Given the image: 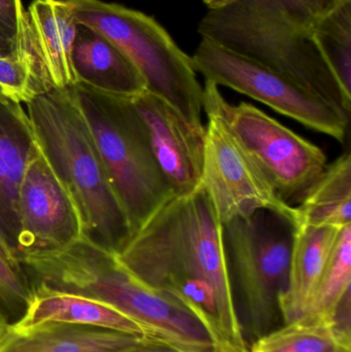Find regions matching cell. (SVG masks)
<instances>
[{
	"instance_id": "obj_25",
	"label": "cell",
	"mask_w": 351,
	"mask_h": 352,
	"mask_svg": "<svg viewBox=\"0 0 351 352\" xmlns=\"http://www.w3.org/2000/svg\"><path fill=\"white\" fill-rule=\"evenodd\" d=\"M23 14L21 0H0V34L16 43Z\"/></svg>"
},
{
	"instance_id": "obj_30",
	"label": "cell",
	"mask_w": 351,
	"mask_h": 352,
	"mask_svg": "<svg viewBox=\"0 0 351 352\" xmlns=\"http://www.w3.org/2000/svg\"><path fill=\"white\" fill-rule=\"evenodd\" d=\"M204 3L210 8H220V6H225L229 3L232 0H203Z\"/></svg>"
},
{
	"instance_id": "obj_21",
	"label": "cell",
	"mask_w": 351,
	"mask_h": 352,
	"mask_svg": "<svg viewBox=\"0 0 351 352\" xmlns=\"http://www.w3.org/2000/svg\"><path fill=\"white\" fill-rule=\"evenodd\" d=\"M350 285L351 225H348L340 230L327 266L305 314L334 320L343 300L350 296Z\"/></svg>"
},
{
	"instance_id": "obj_7",
	"label": "cell",
	"mask_w": 351,
	"mask_h": 352,
	"mask_svg": "<svg viewBox=\"0 0 351 352\" xmlns=\"http://www.w3.org/2000/svg\"><path fill=\"white\" fill-rule=\"evenodd\" d=\"M296 229L284 215L266 209L223 225L231 285L240 294L256 339L271 331L280 316Z\"/></svg>"
},
{
	"instance_id": "obj_13",
	"label": "cell",
	"mask_w": 351,
	"mask_h": 352,
	"mask_svg": "<svg viewBox=\"0 0 351 352\" xmlns=\"http://www.w3.org/2000/svg\"><path fill=\"white\" fill-rule=\"evenodd\" d=\"M131 100L173 196L195 192L201 186L205 132L192 127L168 103L148 91L132 96Z\"/></svg>"
},
{
	"instance_id": "obj_26",
	"label": "cell",
	"mask_w": 351,
	"mask_h": 352,
	"mask_svg": "<svg viewBox=\"0 0 351 352\" xmlns=\"http://www.w3.org/2000/svg\"><path fill=\"white\" fill-rule=\"evenodd\" d=\"M12 333V324H10L0 306V349L5 344Z\"/></svg>"
},
{
	"instance_id": "obj_17",
	"label": "cell",
	"mask_w": 351,
	"mask_h": 352,
	"mask_svg": "<svg viewBox=\"0 0 351 352\" xmlns=\"http://www.w3.org/2000/svg\"><path fill=\"white\" fill-rule=\"evenodd\" d=\"M340 230L305 225L297 227L288 285L280 298V314L284 324L306 314Z\"/></svg>"
},
{
	"instance_id": "obj_24",
	"label": "cell",
	"mask_w": 351,
	"mask_h": 352,
	"mask_svg": "<svg viewBox=\"0 0 351 352\" xmlns=\"http://www.w3.org/2000/svg\"><path fill=\"white\" fill-rule=\"evenodd\" d=\"M32 287L22 265L14 264L0 252V300L10 310H26Z\"/></svg>"
},
{
	"instance_id": "obj_28",
	"label": "cell",
	"mask_w": 351,
	"mask_h": 352,
	"mask_svg": "<svg viewBox=\"0 0 351 352\" xmlns=\"http://www.w3.org/2000/svg\"><path fill=\"white\" fill-rule=\"evenodd\" d=\"M16 50V43L8 41L0 34V57L12 55Z\"/></svg>"
},
{
	"instance_id": "obj_11",
	"label": "cell",
	"mask_w": 351,
	"mask_h": 352,
	"mask_svg": "<svg viewBox=\"0 0 351 352\" xmlns=\"http://www.w3.org/2000/svg\"><path fill=\"white\" fill-rule=\"evenodd\" d=\"M18 258L59 250L84 237L76 201L35 140L18 192Z\"/></svg>"
},
{
	"instance_id": "obj_27",
	"label": "cell",
	"mask_w": 351,
	"mask_h": 352,
	"mask_svg": "<svg viewBox=\"0 0 351 352\" xmlns=\"http://www.w3.org/2000/svg\"><path fill=\"white\" fill-rule=\"evenodd\" d=\"M128 352H179L152 342H144Z\"/></svg>"
},
{
	"instance_id": "obj_9",
	"label": "cell",
	"mask_w": 351,
	"mask_h": 352,
	"mask_svg": "<svg viewBox=\"0 0 351 352\" xmlns=\"http://www.w3.org/2000/svg\"><path fill=\"white\" fill-rule=\"evenodd\" d=\"M191 60L205 80L251 97L341 144L346 142L350 116L282 74L204 38Z\"/></svg>"
},
{
	"instance_id": "obj_29",
	"label": "cell",
	"mask_w": 351,
	"mask_h": 352,
	"mask_svg": "<svg viewBox=\"0 0 351 352\" xmlns=\"http://www.w3.org/2000/svg\"><path fill=\"white\" fill-rule=\"evenodd\" d=\"M0 252H1L2 254H3L4 256L8 258V260L12 261V263H14V264L20 265V262H19V261L14 258V254L10 252V250H8V246L4 244L3 240L1 239V237H0Z\"/></svg>"
},
{
	"instance_id": "obj_16",
	"label": "cell",
	"mask_w": 351,
	"mask_h": 352,
	"mask_svg": "<svg viewBox=\"0 0 351 352\" xmlns=\"http://www.w3.org/2000/svg\"><path fill=\"white\" fill-rule=\"evenodd\" d=\"M72 66L78 82L96 90L126 97L146 91L144 76L127 54L84 25L78 24Z\"/></svg>"
},
{
	"instance_id": "obj_4",
	"label": "cell",
	"mask_w": 351,
	"mask_h": 352,
	"mask_svg": "<svg viewBox=\"0 0 351 352\" xmlns=\"http://www.w3.org/2000/svg\"><path fill=\"white\" fill-rule=\"evenodd\" d=\"M54 289L104 302L135 320L148 340L179 352H232L222 338L170 294L136 279L117 254L82 238L58 252Z\"/></svg>"
},
{
	"instance_id": "obj_3",
	"label": "cell",
	"mask_w": 351,
	"mask_h": 352,
	"mask_svg": "<svg viewBox=\"0 0 351 352\" xmlns=\"http://www.w3.org/2000/svg\"><path fill=\"white\" fill-rule=\"evenodd\" d=\"M26 111L35 140L78 205L84 237L117 254L131 228L73 86L37 95Z\"/></svg>"
},
{
	"instance_id": "obj_6",
	"label": "cell",
	"mask_w": 351,
	"mask_h": 352,
	"mask_svg": "<svg viewBox=\"0 0 351 352\" xmlns=\"http://www.w3.org/2000/svg\"><path fill=\"white\" fill-rule=\"evenodd\" d=\"M132 235L173 196L161 173L131 97L73 86Z\"/></svg>"
},
{
	"instance_id": "obj_8",
	"label": "cell",
	"mask_w": 351,
	"mask_h": 352,
	"mask_svg": "<svg viewBox=\"0 0 351 352\" xmlns=\"http://www.w3.org/2000/svg\"><path fill=\"white\" fill-rule=\"evenodd\" d=\"M220 97L218 86L205 80L203 113L207 121L201 186L212 199L220 221L224 225L266 209L284 215L298 227L296 207L280 199L231 131L220 109Z\"/></svg>"
},
{
	"instance_id": "obj_5",
	"label": "cell",
	"mask_w": 351,
	"mask_h": 352,
	"mask_svg": "<svg viewBox=\"0 0 351 352\" xmlns=\"http://www.w3.org/2000/svg\"><path fill=\"white\" fill-rule=\"evenodd\" d=\"M78 24L104 35L134 62L146 91L168 103L198 131L203 124V87L191 57L157 22L138 10L101 0H65Z\"/></svg>"
},
{
	"instance_id": "obj_18",
	"label": "cell",
	"mask_w": 351,
	"mask_h": 352,
	"mask_svg": "<svg viewBox=\"0 0 351 352\" xmlns=\"http://www.w3.org/2000/svg\"><path fill=\"white\" fill-rule=\"evenodd\" d=\"M144 342L148 341L109 329L47 322L12 331L0 352H128Z\"/></svg>"
},
{
	"instance_id": "obj_22",
	"label": "cell",
	"mask_w": 351,
	"mask_h": 352,
	"mask_svg": "<svg viewBox=\"0 0 351 352\" xmlns=\"http://www.w3.org/2000/svg\"><path fill=\"white\" fill-rule=\"evenodd\" d=\"M315 38L334 74L351 94V0H344L319 21Z\"/></svg>"
},
{
	"instance_id": "obj_31",
	"label": "cell",
	"mask_w": 351,
	"mask_h": 352,
	"mask_svg": "<svg viewBox=\"0 0 351 352\" xmlns=\"http://www.w3.org/2000/svg\"><path fill=\"white\" fill-rule=\"evenodd\" d=\"M0 100H8V99H5L2 96L1 92H0Z\"/></svg>"
},
{
	"instance_id": "obj_20",
	"label": "cell",
	"mask_w": 351,
	"mask_h": 352,
	"mask_svg": "<svg viewBox=\"0 0 351 352\" xmlns=\"http://www.w3.org/2000/svg\"><path fill=\"white\" fill-rule=\"evenodd\" d=\"M251 352H351L350 330L305 314L256 339Z\"/></svg>"
},
{
	"instance_id": "obj_10",
	"label": "cell",
	"mask_w": 351,
	"mask_h": 352,
	"mask_svg": "<svg viewBox=\"0 0 351 352\" xmlns=\"http://www.w3.org/2000/svg\"><path fill=\"white\" fill-rule=\"evenodd\" d=\"M220 105L231 131L278 196L296 207L329 164L324 151L255 105H231L223 96Z\"/></svg>"
},
{
	"instance_id": "obj_19",
	"label": "cell",
	"mask_w": 351,
	"mask_h": 352,
	"mask_svg": "<svg viewBox=\"0 0 351 352\" xmlns=\"http://www.w3.org/2000/svg\"><path fill=\"white\" fill-rule=\"evenodd\" d=\"M296 208L299 225L337 228L351 225L350 152L327 165Z\"/></svg>"
},
{
	"instance_id": "obj_15",
	"label": "cell",
	"mask_w": 351,
	"mask_h": 352,
	"mask_svg": "<svg viewBox=\"0 0 351 352\" xmlns=\"http://www.w3.org/2000/svg\"><path fill=\"white\" fill-rule=\"evenodd\" d=\"M47 322L109 329L148 341L146 331L139 324L104 302L76 294L32 287L30 302L22 318L12 324V331L23 332Z\"/></svg>"
},
{
	"instance_id": "obj_14",
	"label": "cell",
	"mask_w": 351,
	"mask_h": 352,
	"mask_svg": "<svg viewBox=\"0 0 351 352\" xmlns=\"http://www.w3.org/2000/svg\"><path fill=\"white\" fill-rule=\"evenodd\" d=\"M34 142L22 105L0 100V237L18 261L19 186Z\"/></svg>"
},
{
	"instance_id": "obj_2",
	"label": "cell",
	"mask_w": 351,
	"mask_h": 352,
	"mask_svg": "<svg viewBox=\"0 0 351 352\" xmlns=\"http://www.w3.org/2000/svg\"><path fill=\"white\" fill-rule=\"evenodd\" d=\"M344 0H232L210 8L198 32L325 99L350 116L351 94L315 38L319 21Z\"/></svg>"
},
{
	"instance_id": "obj_23",
	"label": "cell",
	"mask_w": 351,
	"mask_h": 352,
	"mask_svg": "<svg viewBox=\"0 0 351 352\" xmlns=\"http://www.w3.org/2000/svg\"><path fill=\"white\" fill-rule=\"evenodd\" d=\"M0 92L10 102L28 104L37 96L26 64L16 53L0 57Z\"/></svg>"
},
{
	"instance_id": "obj_1",
	"label": "cell",
	"mask_w": 351,
	"mask_h": 352,
	"mask_svg": "<svg viewBox=\"0 0 351 352\" xmlns=\"http://www.w3.org/2000/svg\"><path fill=\"white\" fill-rule=\"evenodd\" d=\"M136 279L165 293L203 281L216 294L220 332L232 352H249L223 243V223L203 186L172 196L117 254Z\"/></svg>"
},
{
	"instance_id": "obj_12",
	"label": "cell",
	"mask_w": 351,
	"mask_h": 352,
	"mask_svg": "<svg viewBox=\"0 0 351 352\" xmlns=\"http://www.w3.org/2000/svg\"><path fill=\"white\" fill-rule=\"evenodd\" d=\"M78 27L65 0H35L24 10L14 53L28 68L35 94L78 84L72 66Z\"/></svg>"
}]
</instances>
